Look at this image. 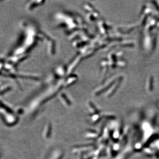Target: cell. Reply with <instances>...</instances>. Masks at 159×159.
Here are the masks:
<instances>
[]
</instances>
